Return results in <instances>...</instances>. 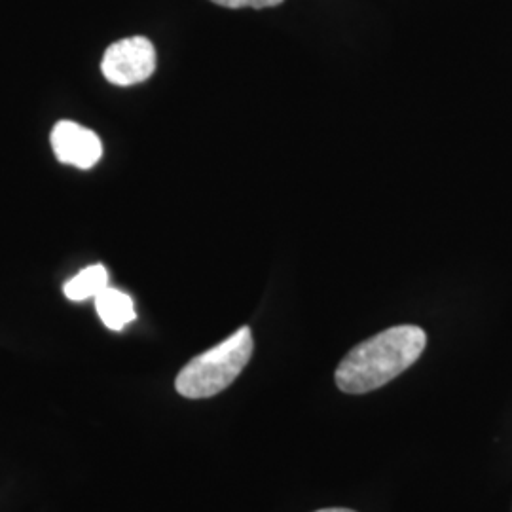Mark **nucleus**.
<instances>
[{
  "label": "nucleus",
  "instance_id": "obj_1",
  "mask_svg": "<svg viewBox=\"0 0 512 512\" xmlns=\"http://www.w3.org/2000/svg\"><path fill=\"white\" fill-rule=\"evenodd\" d=\"M427 334L414 325L384 330L349 351L336 368L334 380L349 395L370 393L389 384L420 359Z\"/></svg>",
  "mask_w": 512,
  "mask_h": 512
},
{
  "label": "nucleus",
  "instance_id": "obj_2",
  "mask_svg": "<svg viewBox=\"0 0 512 512\" xmlns=\"http://www.w3.org/2000/svg\"><path fill=\"white\" fill-rule=\"evenodd\" d=\"M253 334L241 327L219 346L194 357L179 372L175 387L186 399H209L236 382L253 357Z\"/></svg>",
  "mask_w": 512,
  "mask_h": 512
},
{
  "label": "nucleus",
  "instance_id": "obj_3",
  "mask_svg": "<svg viewBox=\"0 0 512 512\" xmlns=\"http://www.w3.org/2000/svg\"><path fill=\"white\" fill-rule=\"evenodd\" d=\"M156 71V48L147 37H129L110 44L101 61V73L114 86H133Z\"/></svg>",
  "mask_w": 512,
  "mask_h": 512
},
{
  "label": "nucleus",
  "instance_id": "obj_4",
  "mask_svg": "<svg viewBox=\"0 0 512 512\" xmlns=\"http://www.w3.org/2000/svg\"><path fill=\"white\" fill-rule=\"evenodd\" d=\"M52 148L55 158L78 169H92L103 156V143L92 129L71 120L57 122L52 129Z\"/></svg>",
  "mask_w": 512,
  "mask_h": 512
},
{
  "label": "nucleus",
  "instance_id": "obj_5",
  "mask_svg": "<svg viewBox=\"0 0 512 512\" xmlns=\"http://www.w3.org/2000/svg\"><path fill=\"white\" fill-rule=\"evenodd\" d=\"M95 310L110 330H124L137 317L131 296L112 287L103 289L95 296Z\"/></svg>",
  "mask_w": 512,
  "mask_h": 512
},
{
  "label": "nucleus",
  "instance_id": "obj_6",
  "mask_svg": "<svg viewBox=\"0 0 512 512\" xmlns=\"http://www.w3.org/2000/svg\"><path fill=\"white\" fill-rule=\"evenodd\" d=\"M109 287V272L103 264H93L84 268L73 279H69L63 287L65 296L74 302H84L88 298H95L103 289Z\"/></svg>",
  "mask_w": 512,
  "mask_h": 512
},
{
  "label": "nucleus",
  "instance_id": "obj_7",
  "mask_svg": "<svg viewBox=\"0 0 512 512\" xmlns=\"http://www.w3.org/2000/svg\"><path fill=\"white\" fill-rule=\"evenodd\" d=\"M219 6L230 8V10H239V8H255V10H262V8H274L279 6L283 0H211Z\"/></svg>",
  "mask_w": 512,
  "mask_h": 512
},
{
  "label": "nucleus",
  "instance_id": "obj_8",
  "mask_svg": "<svg viewBox=\"0 0 512 512\" xmlns=\"http://www.w3.org/2000/svg\"><path fill=\"white\" fill-rule=\"evenodd\" d=\"M315 512H355L351 511V509H321V511Z\"/></svg>",
  "mask_w": 512,
  "mask_h": 512
}]
</instances>
